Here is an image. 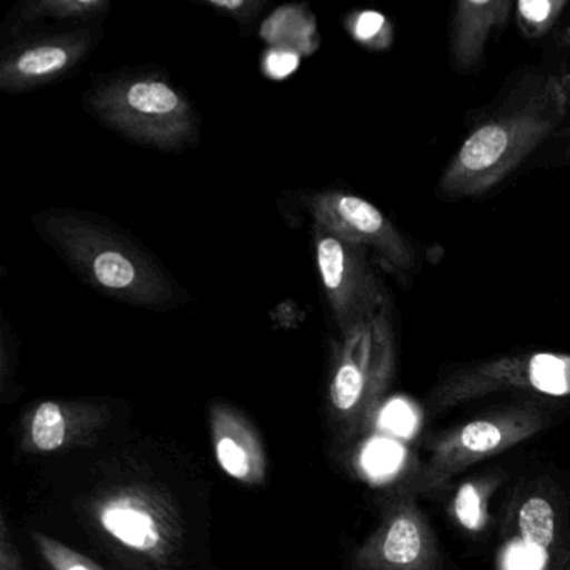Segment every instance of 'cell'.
<instances>
[{
	"mask_svg": "<svg viewBox=\"0 0 570 570\" xmlns=\"http://www.w3.org/2000/svg\"><path fill=\"white\" fill-rule=\"evenodd\" d=\"M89 45V35L76 32L28 46L2 62L0 85L18 92L55 81L86 55Z\"/></svg>",
	"mask_w": 570,
	"mask_h": 570,
	"instance_id": "obj_12",
	"label": "cell"
},
{
	"mask_svg": "<svg viewBox=\"0 0 570 570\" xmlns=\"http://www.w3.org/2000/svg\"><path fill=\"white\" fill-rule=\"evenodd\" d=\"M298 66L299 52L295 51V49L278 46V48L266 52L265 72L268 78L275 79V81L288 78L298 69Z\"/></svg>",
	"mask_w": 570,
	"mask_h": 570,
	"instance_id": "obj_22",
	"label": "cell"
},
{
	"mask_svg": "<svg viewBox=\"0 0 570 570\" xmlns=\"http://www.w3.org/2000/svg\"><path fill=\"white\" fill-rule=\"evenodd\" d=\"M309 208L316 225L353 245L373 249L383 265L400 279L406 282L419 269L412 242L366 199L350 193L325 191L312 198Z\"/></svg>",
	"mask_w": 570,
	"mask_h": 570,
	"instance_id": "obj_8",
	"label": "cell"
},
{
	"mask_svg": "<svg viewBox=\"0 0 570 570\" xmlns=\"http://www.w3.org/2000/svg\"><path fill=\"white\" fill-rule=\"evenodd\" d=\"M453 513H455L456 522L463 529L470 532H476L482 529L485 523V497H483V489L475 480L463 482L456 489L455 497H453Z\"/></svg>",
	"mask_w": 570,
	"mask_h": 570,
	"instance_id": "obj_19",
	"label": "cell"
},
{
	"mask_svg": "<svg viewBox=\"0 0 570 570\" xmlns=\"http://www.w3.org/2000/svg\"><path fill=\"white\" fill-rule=\"evenodd\" d=\"M108 8L102 0H49L42 4L36 6L38 16H51V18H85V16H95L96 12Z\"/></svg>",
	"mask_w": 570,
	"mask_h": 570,
	"instance_id": "obj_21",
	"label": "cell"
},
{
	"mask_svg": "<svg viewBox=\"0 0 570 570\" xmlns=\"http://www.w3.org/2000/svg\"><path fill=\"white\" fill-rule=\"evenodd\" d=\"M213 450L226 475L246 485H259L266 476V455L258 432L238 410L216 403L209 410Z\"/></svg>",
	"mask_w": 570,
	"mask_h": 570,
	"instance_id": "obj_11",
	"label": "cell"
},
{
	"mask_svg": "<svg viewBox=\"0 0 570 570\" xmlns=\"http://www.w3.org/2000/svg\"><path fill=\"white\" fill-rule=\"evenodd\" d=\"M435 537L415 500L393 502L355 556L356 570H435Z\"/></svg>",
	"mask_w": 570,
	"mask_h": 570,
	"instance_id": "obj_9",
	"label": "cell"
},
{
	"mask_svg": "<svg viewBox=\"0 0 570 570\" xmlns=\"http://www.w3.org/2000/svg\"><path fill=\"white\" fill-rule=\"evenodd\" d=\"M520 537L527 547L547 552L556 539V510L540 495L529 497L519 510Z\"/></svg>",
	"mask_w": 570,
	"mask_h": 570,
	"instance_id": "obj_15",
	"label": "cell"
},
{
	"mask_svg": "<svg viewBox=\"0 0 570 570\" xmlns=\"http://www.w3.org/2000/svg\"><path fill=\"white\" fill-rule=\"evenodd\" d=\"M549 423L550 416L537 406H515L445 433L430 449L429 460L419 473V489H440L466 466L519 445Z\"/></svg>",
	"mask_w": 570,
	"mask_h": 570,
	"instance_id": "obj_6",
	"label": "cell"
},
{
	"mask_svg": "<svg viewBox=\"0 0 570 570\" xmlns=\"http://www.w3.org/2000/svg\"><path fill=\"white\" fill-rule=\"evenodd\" d=\"M35 543L52 570H105L88 557L46 533L35 532Z\"/></svg>",
	"mask_w": 570,
	"mask_h": 570,
	"instance_id": "obj_20",
	"label": "cell"
},
{
	"mask_svg": "<svg viewBox=\"0 0 570 570\" xmlns=\"http://www.w3.org/2000/svg\"><path fill=\"white\" fill-rule=\"evenodd\" d=\"M395 375V332L390 305L343 333L342 353L330 383V402L348 422L375 419Z\"/></svg>",
	"mask_w": 570,
	"mask_h": 570,
	"instance_id": "obj_4",
	"label": "cell"
},
{
	"mask_svg": "<svg viewBox=\"0 0 570 570\" xmlns=\"http://www.w3.org/2000/svg\"><path fill=\"white\" fill-rule=\"evenodd\" d=\"M348 31L358 45L372 51H386L395 39L392 22L376 11L355 12L350 18Z\"/></svg>",
	"mask_w": 570,
	"mask_h": 570,
	"instance_id": "obj_18",
	"label": "cell"
},
{
	"mask_svg": "<svg viewBox=\"0 0 570 570\" xmlns=\"http://www.w3.org/2000/svg\"><path fill=\"white\" fill-rule=\"evenodd\" d=\"M106 423L96 406L78 403L42 402L29 416L24 446L29 452L52 453L85 443Z\"/></svg>",
	"mask_w": 570,
	"mask_h": 570,
	"instance_id": "obj_14",
	"label": "cell"
},
{
	"mask_svg": "<svg viewBox=\"0 0 570 570\" xmlns=\"http://www.w3.org/2000/svg\"><path fill=\"white\" fill-rule=\"evenodd\" d=\"M312 35L313 28L308 26V18L293 11L276 12L263 28V38L266 41L276 42V45H283V48L289 49H295L296 42L299 51H308V41Z\"/></svg>",
	"mask_w": 570,
	"mask_h": 570,
	"instance_id": "obj_17",
	"label": "cell"
},
{
	"mask_svg": "<svg viewBox=\"0 0 570 570\" xmlns=\"http://www.w3.org/2000/svg\"><path fill=\"white\" fill-rule=\"evenodd\" d=\"M563 122L567 108L560 75L532 79L469 132L440 175L439 195L449 202L487 195Z\"/></svg>",
	"mask_w": 570,
	"mask_h": 570,
	"instance_id": "obj_1",
	"label": "cell"
},
{
	"mask_svg": "<svg viewBox=\"0 0 570 570\" xmlns=\"http://www.w3.org/2000/svg\"><path fill=\"white\" fill-rule=\"evenodd\" d=\"M500 390H525L553 399L570 396V355L515 353L462 366L430 392L429 405L440 412Z\"/></svg>",
	"mask_w": 570,
	"mask_h": 570,
	"instance_id": "obj_5",
	"label": "cell"
},
{
	"mask_svg": "<svg viewBox=\"0 0 570 570\" xmlns=\"http://www.w3.org/2000/svg\"><path fill=\"white\" fill-rule=\"evenodd\" d=\"M46 229L69 262L98 288L135 305L159 306L173 288L122 239L72 215L51 216Z\"/></svg>",
	"mask_w": 570,
	"mask_h": 570,
	"instance_id": "obj_2",
	"label": "cell"
},
{
	"mask_svg": "<svg viewBox=\"0 0 570 570\" xmlns=\"http://www.w3.org/2000/svg\"><path fill=\"white\" fill-rule=\"evenodd\" d=\"M91 105L106 125L156 149H179L196 135L191 106L163 79L106 82L92 92Z\"/></svg>",
	"mask_w": 570,
	"mask_h": 570,
	"instance_id": "obj_3",
	"label": "cell"
},
{
	"mask_svg": "<svg viewBox=\"0 0 570 570\" xmlns=\"http://www.w3.org/2000/svg\"><path fill=\"white\" fill-rule=\"evenodd\" d=\"M512 0H460L450 24V59L455 71L473 72L482 65L493 32L502 31L512 16Z\"/></svg>",
	"mask_w": 570,
	"mask_h": 570,
	"instance_id": "obj_13",
	"label": "cell"
},
{
	"mask_svg": "<svg viewBox=\"0 0 570 570\" xmlns=\"http://www.w3.org/2000/svg\"><path fill=\"white\" fill-rule=\"evenodd\" d=\"M567 8L569 2L566 0H522L517 2L513 11L522 35L537 41L556 28Z\"/></svg>",
	"mask_w": 570,
	"mask_h": 570,
	"instance_id": "obj_16",
	"label": "cell"
},
{
	"mask_svg": "<svg viewBox=\"0 0 570 570\" xmlns=\"http://www.w3.org/2000/svg\"><path fill=\"white\" fill-rule=\"evenodd\" d=\"M562 78L563 95H566L567 122H570V68L560 75Z\"/></svg>",
	"mask_w": 570,
	"mask_h": 570,
	"instance_id": "obj_25",
	"label": "cell"
},
{
	"mask_svg": "<svg viewBox=\"0 0 570 570\" xmlns=\"http://www.w3.org/2000/svg\"><path fill=\"white\" fill-rule=\"evenodd\" d=\"M0 570H26L18 546L9 533L6 517L0 519Z\"/></svg>",
	"mask_w": 570,
	"mask_h": 570,
	"instance_id": "obj_23",
	"label": "cell"
},
{
	"mask_svg": "<svg viewBox=\"0 0 570 570\" xmlns=\"http://www.w3.org/2000/svg\"><path fill=\"white\" fill-rule=\"evenodd\" d=\"M208 4L229 12V14H238L239 11L243 12L245 9H256V4L246 2V0H209Z\"/></svg>",
	"mask_w": 570,
	"mask_h": 570,
	"instance_id": "obj_24",
	"label": "cell"
},
{
	"mask_svg": "<svg viewBox=\"0 0 570 570\" xmlns=\"http://www.w3.org/2000/svg\"><path fill=\"white\" fill-rule=\"evenodd\" d=\"M96 517L108 535L135 552L158 557L171 549V519L145 493H112L99 503Z\"/></svg>",
	"mask_w": 570,
	"mask_h": 570,
	"instance_id": "obj_10",
	"label": "cell"
},
{
	"mask_svg": "<svg viewBox=\"0 0 570 570\" xmlns=\"http://www.w3.org/2000/svg\"><path fill=\"white\" fill-rule=\"evenodd\" d=\"M316 263L330 308L342 333L389 305L366 249L316 225Z\"/></svg>",
	"mask_w": 570,
	"mask_h": 570,
	"instance_id": "obj_7",
	"label": "cell"
}]
</instances>
